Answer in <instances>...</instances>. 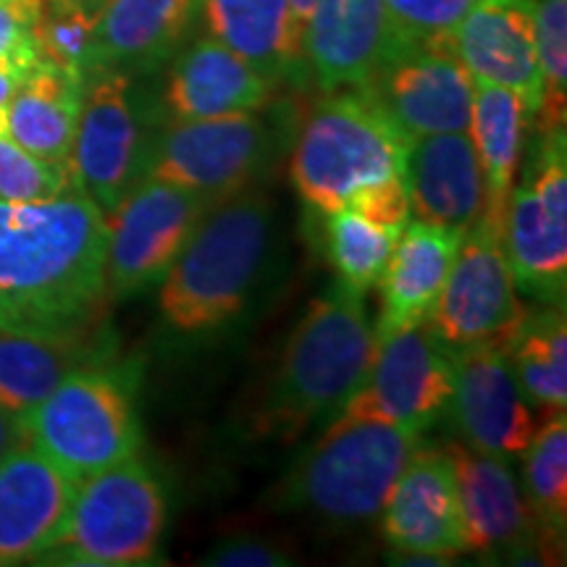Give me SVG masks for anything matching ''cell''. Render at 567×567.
Here are the masks:
<instances>
[{
	"label": "cell",
	"mask_w": 567,
	"mask_h": 567,
	"mask_svg": "<svg viewBox=\"0 0 567 567\" xmlns=\"http://www.w3.org/2000/svg\"><path fill=\"white\" fill-rule=\"evenodd\" d=\"M109 224L80 184L40 203L0 200V326L82 334L111 300Z\"/></svg>",
	"instance_id": "cell-1"
},
{
	"label": "cell",
	"mask_w": 567,
	"mask_h": 567,
	"mask_svg": "<svg viewBox=\"0 0 567 567\" xmlns=\"http://www.w3.org/2000/svg\"><path fill=\"white\" fill-rule=\"evenodd\" d=\"M373 358L365 295L339 279L295 326L255 413V434L295 442L310 425L331 423L365 386Z\"/></svg>",
	"instance_id": "cell-2"
},
{
	"label": "cell",
	"mask_w": 567,
	"mask_h": 567,
	"mask_svg": "<svg viewBox=\"0 0 567 567\" xmlns=\"http://www.w3.org/2000/svg\"><path fill=\"white\" fill-rule=\"evenodd\" d=\"M271 234V203L258 189L210 205L161 279L166 323L179 334H203L243 313L264 274Z\"/></svg>",
	"instance_id": "cell-3"
},
{
	"label": "cell",
	"mask_w": 567,
	"mask_h": 567,
	"mask_svg": "<svg viewBox=\"0 0 567 567\" xmlns=\"http://www.w3.org/2000/svg\"><path fill=\"white\" fill-rule=\"evenodd\" d=\"M421 436L384 417L344 410L289 467L276 502L326 520H373L421 446Z\"/></svg>",
	"instance_id": "cell-4"
},
{
	"label": "cell",
	"mask_w": 567,
	"mask_h": 567,
	"mask_svg": "<svg viewBox=\"0 0 567 567\" xmlns=\"http://www.w3.org/2000/svg\"><path fill=\"white\" fill-rule=\"evenodd\" d=\"M408 145L365 90H337L302 124L289 174L305 203L334 213L365 189L402 179Z\"/></svg>",
	"instance_id": "cell-5"
},
{
	"label": "cell",
	"mask_w": 567,
	"mask_h": 567,
	"mask_svg": "<svg viewBox=\"0 0 567 567\" xmlns=\"http://www.w3.org/2000/svg\"><path fill=\"white\" fill-rule=\"evenodd\" d=\"M166 492L137 455L76 481L59 534L38 563L130 567L151 563L166 528Z\"/></svg>",
	"instance_id": "cell-6"
},
{
	"label": "cell",
	"mask_w": 567,
	"mask_h": 567,
	"mask_svg": "<svg viewBox=\"0 0 567 567\" xmlns=\"http://www.w3.org/2000/svg\"><path fill=\"white\" fill-rule=\"evenodd\" d=\"M21 425L24 442L74 481L137 455L140 446L130 392L95 365L66 375Z\"/></svg>",
	"instance_id": "cell-7"
},
{
	"label": "cell",
	"mask_w": 567,
	"mask_h": 567,
	"mask_svg": "<svg viewBox=\"0 0 567 567\" xmlns=\"http://www.w3.org/2000/svg\"><path fill=\"white\" fill-rule=\"evenodd\" d=\"M276 142L279 132L260 111L172 122L151 140L145 179L179 184L218 203L264 174Z\"/></svg>",
	"instance_id": "cell-8"
},
{
	"label": "cell",
	"mask_w": 567,
	"mask_h": 567,
	"mask_svg": "<svg viewBox=\"0 0 567 567\" xmlns=\"http://www.w3.org/2000/svg\"><path fill=\"white\" fill-rule=\"evenodd\" d=\"M151 137L142 132L130 97V76L116 69H92L84 76L80 122L71 147V174L84 195L111 216L147 176Z\"/></svg>",
	"instance_id": "cell-9"
},
{
	"label": "cell",
	"mask_w": 567,
	"mask_h": 567,
	"mask_svg": "<svg viewBox=\"0 0 567 567\" xmlns=\"http://www.w3.org/2000/svg\"><path fill=\"white\" fill-rule=\"evenodd\" d=\"M210 205L216 203L179 184L142 179L118 208L105 216V284L111 300L145 292L151 284L161 281Z\"/></svg>",
	"instance_id": "cell-10"
},
{
	"label": "cell",
	"mask_w": 567,
	"mask_h": 567,
	"mask_svg": "<svg viewBox=\"0 0 567 567\" xmlns=\"http://www.w3.org/2000/svg\"><path fill=\"white\" fill-rule=\"evenodd\" d=\"M528 308L515 292L502 239L484 226H473L460 239L431 326L452 350L499 347L507 352Z\"/></svg>",
	"instance_id": "cell-11"
},
{
	"label": "cell",
	"mask_w": 567,
	"mask_h": 567,
	"mask_svg": "<svg viewBox=\"0 0 567 567\" xmlns=\"http://www.w3.org/2000/svg\"><path fill=\"white\" fill-rule=\"evenodd\" d=\"M450 394L452 350L442 342L431 321H423L375 342L365 386L344 410L384 417L423 434L442 417Z\"/></svg>",
	"instance_id": "cell-12"
},
{
	"label": "cell",
	"mask_w": 567,
	"mask_h": 567,
	"mask_svg": "<svg viewBox=\"0 0 567 567\" xmlns=\"http://www.w3.org/2000/svg\"><path fill=\"white\" fill-rule=\"evenodd\" d=\"M402 137L471 130L473 82L452 45H415L392 55L363 87Z\"/></svg>",
	"instance_id": "cell-13"
},
{
	"label": "cell",
	"mask_w": 567,
	"mask_h": 567,
	"mask_svg": "<svg viewBox=\"0 0 567 567\" xmlns=\"http://www.w3.org/2000/svg\"><path fill=\"white\" fill-rule=\"evenodd\" d=\"M446 410L467 446L507 460L523 457L538 429L534 408L517 386L507 352L499 347L452 350V394Z\"/></svg>",
	"instance_id": "cell-14"
},
{
	"label": "cell",
	"mask_w": 567,
	"mask_h": 567,
	"mask_svg": "<svg viewBox=\"0 0 567 567\" xmlns=\"http://www.w3.org/2000/svg\"><path fill=\"white\" fill-rule=\"evenodd\" d=\"M381 528L394 555L467 551L455 471L442 446H417L381 509Z\"/></svg>",
	"instance_id": "cell-15"
},
{
	"label": "cell",
	"mask_w": 567,
	"mask_h": 567,
	"mask_svg": "<svg viewBox=\"0 0 567 567\" xmlns=\"http://www.w3.org/2000/svg\"><path fill=\"white\" fill-rule=\"evenodd\" d=\"M302 48L323 92L363 87L392 55L405 51L381 0H316Z\"/></svg>",
	"instance_id": "cell-16"
},
{
	"label": "cell",
	"mask_w": 567,
	"mask_h": 567,
	"mask_svg": "<svg viewBox=\"0 0 567 567\" xmlns=\"http://www.w3.org/2000/svg\"><path fill=\"white\" fill-rule=\"evenodd\" d=\"M452 48L473 80L517 92L534 122L542 109L536 0H476L452 34Z\"/></svg>",
	"instance_id": "cell-17"
},
{
	"label": "cell",
	"mask_w": 567,
	"mask_h": 567,
	"mask_svg": "<svg viewBox=\"0 0 567 567\" xmlns=\"http://www.w3.org/2000/svg\"><path fill=\"white\" fill-rule=\"evenodd\" d=\"M402 184L413 221L471 231L486 210V182L467 132L417 137L408 145Z\"/></svg>",
	"instance_id": "cell-18"
},
{
	"label": "cell",
	"mask_w": 567,
	"mask_h": 567,
	"mask_svg": "<svg viewBox=\"0 0 567 567\" xmlns=\"http://www.w3.org/2000/svg\"><path fill=\"white\" fill-rule=\"evenodd\" d=\"M76 481L32 444L0 463V567L38 563L59 534Z\"/></svg>",
	"instance_id": "cell-19"
},
{
	"label": "cell",
	"mask_w": 567,
	"mask_h": 567,
	"mask_svg": "<svg viewBox=\"0 0 567 567\" xmlns=\"http://www.w3.org/2000/svg\"><path fill=\"white\" fill-rule=\"evenodd\" d=\"M442 450L455 471L467 551L515 549L534 542V530L542 526L507 457L486 455L463 442H450Z\"/></svg>",
	"instance_id": "cell-20"
},
{
	"label": "cell",
	"mask_w": 567,
	"mask_h": 567,
	"mask_svg": "<svg viewBox=\"0 0 567 567\" xmlns=\"http://www.w3.org/2000/svg\"><path fill=\"white\" fill-rule=\"evenodd\" d=\"M271 95L274 82L213 38L195 40L176 55L163 90L174 122L264 111Z\"/></svg>",
	"instance_id": "cell-21"
},
{
	"label": "cell",
	"mask_w": 567,
	"mask_h": 567,
	"mask_svg": "<svg viewBox=\"0 0 567 567\" xmlns=\"http://www.w3.org/2000/svg\"><path fill=\"white\" fill-rule=\"evenodd\" d=\"M463 234L421 221H408L381 281L375 342L408 326L429 321L442 295Z\"/></svg>",
	"instance_id": "cell-22"
},
{
	"label": "cell",
	"mask_w": 567,
	"mask_h": 567,
	"mask_svg": "<svg viewBox=\"0 0 567 567\" xmlns=\"http://www.w3.org/2000/svg\"><path fill=\"white\" fill-rule=\"evenodd\" d=\"M197 19H203L208 38L237 53L268 82L295 76L305 66L302 34L289 0H200Z\"/></svg>",
	"instance_id": "cell-23"
},
{
	"label": "cell",
	"mask_w": 567,
	"mask_h": 567,
	"mask_svg": "<svg viewBox=\"0 0 567 567\" xmlns=\"http://www.w3.org/2000/svg\"><path fill=\"white\" fill-rule=\"evenodd\" d=\"M103 347L82 334L0 326V408L24 421L66 375L95 363Z\"/></svg>",
	"instance_id": "cell-24"
},
{
	"label": "cell",
	"mask_w": 567,
	"mask_h": 567,
	"mask_svg": "<svg viewBox=\"0 0 567 567\" xmlns=\"http://www.w3.org/2000/svg\"><path fill=\"white\" fill-rule=\"evenodd\" d=\"M200 0H111L95 27V69L151 71L195 24Z\"/></svg>",
	"instance_id": "cell-25"
},
{
	"label": "cell",
	"mask_w": 567,
	"mask_h": 567,
	"mask_svg": "<svg viewBox=\"0 0 567 567\" xmlns=\"http://www.w3.org/2000/svg\"><path fill=\"white\" fill-rule=\"evenodd\" d=\"M502 250L515 287L547 305L565 302L567 218L555 216L523 182L509 193Z\"/></svg>",
	"instance_id": "cell-26"
},
{
	"label": "cell",
	"mask_w": 567,
	"mask_h": 567,
	"mask_svg": "<svg viewBox=\"0 0 567 567\" xmlns=\"http://www.w3.org/2000/svg\"><path fill=\"white\" fill-rule=\"evenodd\" d=\"M84 76L40 59L6 105V130L38 158L69 166L80 122Z\"/></svg>",
	"instance_id": "cell-27"
},
{
	"label": "cell",
	"mask_w": 567,
	"mask_h": 567,
	"mask_svg": "<svg viewBox=\"0 0 567 567\" xmlns=\"http://www.w3.org/2000/svg\"><path fill=\"white\" fill-rule=\"evenodd\" d=\"M528 126L530 113L517 92L499 87V84L476 82L467 134L476 145L481 172H484L486 182V210L481 226L499 239Z\"/></svg>",
	"instance_id": "cell-28"
},
{
	"label": "cell",
	"mask_w": 567,
	"mask_h": 567,
	"mask_svg": "<svg viewBox=\"0 0 567 567\" xmlns=\"http://www.w3.org/2000/svg\"><path fill=\"white\" fill-rule=\"evenodd\" d=\"M517 386L544 415L567 408V323L563 305L528 313L507 347Z\"/></svg>",
	"instance_id": "cell-29"
},
{
	"label": "cell",
	"mask_w": 567,
	"mask_h": 567,
	"mask_svg": "<svg viewBox=\"0 0 567 567\" xmlns=\"http://www.w3.org/2000/svg\"><path fill=\"white\" fill-rule=\"evenodd\" d=\"M526 502L538 526L563 536L567 520V415L565 410L544 415L528 450L523 452Z\"/></svg>",
	"instance_id": "cell-30"
},
{
	"label": "cell",
	"mask_w": 567,
	"mask_h": 567,
	"mask_svg": "<svg viewBox=\"0 0 567 567\" xmlns=\"http://www.w3.org/2000/svg\"><path fill=\"white\" fill-rule=\"evenodd\" d=\"M402 229L368 221L350 208L329 213V250L339 279L363 295L373 289L386 271Z\"/></svg>",
	"instance_id": "cell-31"
},
{
	"label": "cell",
	"mask_w": 567,
	"mask_h": 567,
	"mask_svg": "<svg viewBox=\"0 0 567 567\" xmlns=\"http://www.w3.org/2000/svg\"><path fill=\"white\" fill-rule=\"evenodd\" d=\"M536 51L542 71L538 132L565 130L567 116V0H536Z\"/></svg>",
	"instance_id": "cell-32"
},
{
	"label": "cell",
	"mask_w": 567,
	"mask_h": 567,
	"mask_svg": "<svg viewBox=\"0 0 567 567\" xmlns=\"http://www.w3.org/2000/svg\"><path fill=\"white\" fill-rule=\"evenodd\" d=\"M71 184H74L71 166H55L21 147L6 130V111H0V200H51Z\"/></svg>",
	"instance_id": "cell-33"
},
{
	"label": "cell",
	"mask_w": 567,
	"mask_h": 567,
	"mask_svg": "<svg viewBox=\"0 0 567 567\" xmlns=\"http://www.w3.org/2000/svg\"><path fill=\"white\" fill-rule=\"evenodd\" d=\"M95 17L45 3L34 27L40 59L76 76H87L95 69Z\"/></svg>",
	"instance_id": "cell-34"
},
{
	"label": "cell",
	"mask_w": 567,
	"mask_h": 567,
	"mask_svg": "<svg viewBox=\"0 0 567 567\" xmlns=\"http://www.w3.org/2000/svg\"><path fill=\"white\" fill-rule=\"evenodd\" d=\"M402 48L452 45V34L476 0H381Z\"/></svg>",
	"instance_id": "cell-35"
},
{
	"label": "cell",
	"mask_w": 567,
	"mask_h": 567,
	"mask_svg": "<svg viewBox=\"0 0 567 567\" xmlns=\"http://www.w3.org/2000/svg\"><path fill=\"white\" fill-rule=\"evenodd\" d=\"M203 565L213 567H289L295 565L292 555L279 544L258 536H234L216 544Z\"/></svg>",
	"instance_id": "cell-36"
},
{
	"label": "cell",
	"mask_w": 567,
	"mask_h": 567,
	"mask_svg": "<svg viewBox=\"0 0 567 567\" xmlns=\"http://www.w3.org/2000/svg\"><path fill=\"white\" fill-rule=\"evenodd\" d=\"M42 6L45 0H0V59L38 53L34 27H38Z\"/></svg>",
	"instance_id": "cell-37"
},
{
	"label": "cell",
	"mask_w": 567,
	"mask_h": 567,
	"mask_svg": "<svg viewBox=\"0 0 567 567\" xmlns=\"http://www.w3.org/2000/svg\"><path fill=\"white\" fill-rule=\"evenodd\" d=\"M350 210L365 216L368 221L389 226V229H402L410 221V208H408V193L402 179L384 182L379 187L365 189L350 203Z\"/></svg>",
	"instance_id": "cell-38"
},
{
	"label": "cell",
	"mask_w": 567,
	"mask_h": 567,
	"mask_svg": "<svg viewBox=\"0 0 567 567\" xmlns=\"http://www.w3.org/2000/svg\"><path fill=\"white\" fill-rule=\"evenodd\" d=\"M38 61V53H19L9 55V59H0V111H6V105L17 95L21 82L27 80V74H30Z\"/></svg>",
	"instance_id": "cell-39"
},
{
	"label": "cell",
	"mask_w": 567,
	"mask_h": 567,
	"mask_svg": "<svg viewBox=\"0 0 567 567\" xmlns=\"http://www.w3.org/2000/svg\"><path fill=\"white\" fill-rule=\"evenodd\" d=\"M19 444H24V425H21L19 417H13L9 410L0 408V463H3Z\"/></svg>",
	"instance_id": "cell-40"
},
{
	"label": "cell",
	"mask_w": 567,
	"mask_h": 567,
	"mask_svg": "<svg viewBox=\"0 0 567 567\" xmlns=\"http://www.w3.org/2000/svg\"><path fill=\"white\" fill-rule=\"evenodd\" d=\"M48 6H55V9H74L87 13V17L101 19V13L109 9L111 0H45Z\"/></svg>",
	"instance_id": "cell-41"
},
{
	"label": "cell",
	"mask_w": 567,
	"mask_h": 567,
	"mask_svg": "<svg viewBox=\"0 0 567 567\" xmlns=\"http://www.w3.org/2000/svg\"><path fill=\"white\" fill-rule=\"evenodd\" d=\"M313 3L316 0H289V9H292L295 24H297V30H300L302 40H305V27H308L310 11H313Z\"/></svg>",
	"instance_id": "cell-42"
}]
</instances>
